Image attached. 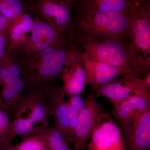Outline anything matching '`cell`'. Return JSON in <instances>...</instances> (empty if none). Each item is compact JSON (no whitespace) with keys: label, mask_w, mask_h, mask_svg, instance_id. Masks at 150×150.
<instances>
[{"label":"cell","mask_w":150,"mask_h":150,"mask_svg":"<svg viewBox=\"0 0 150 150\" xmlns=\"http://www.w3.org/2000/svg\"><path fill=\"white\" fill-rule=\"evenodd\" d=\"M73 42L110 40L132 41V11L92 10L76 6H73Z\"/></svg>","instance_id":"cell-1"},{"label":"cell","mask_w":150,"mask_h":150,"mask_svg":"<svg viewBox=\"0 0 150 150\" xmlns=\"http://www.w3.org/2000/svg\"><path fill=\"white\" fill-rule=\"evenodd\" d=\"M72 46L66 42L51 46L37 54L16 57L20 66L25 89L46 95L61 76Z\"/></svg>","instance_id":"cell-2"},{"label":"cell","mask_w":150,"mask_h":150,"mask_svg":"<svg viewBox=\"0 0 150 150\" xmlns=\"http://www.w3.org/2000/svg\"><path fill=\"white\" fill-rule=\"evenodd\" d=\"M73 42L80 51L122 70L129 76L142 78L150 72V66L140 59L132 41L110 40Z\"/></svg>","instance_id":"cell-3"},{"label":"cell","mask_w":150,"mask_h":150,"mask_svg":"<svg viewBox=\"0 0 150 150\" xmlns=\"http://www.w3.org/2000/svg\"><path fill=\"white\" fill-rule=\"evenodd\" d=\"M13 115L8 139L9 143L17 137L31 136L48 127L50 117L46 95L25 90Z\"/></svg>","instance_id":"cell-4"},{"label":"cell","mask_w":150,"mask_h":150,"mask_svg":"<svg viewBox=\"0 0 150 150\" xmlns=\"http://www.w3.org/2000/svg\"><path fill=\"white\" fill-rule=\"evenodd\" d=\"M73 4L67 0H31L28 7L63 37L71 39L74 30Z\"/></svg>","instance_id":"cell-5"},{"label":"cell","mask_w":150,"mask_h":150,"mask_svg":"<svg viewBox=\"0 0 150 150\" xmlns=\"http://www.w3.org/2000/svg\"><path fill=\"white\" fill-rule=\"evenodd\" d=\"M0 95L6 107H15L23 96L25 83L15 55L7 50L0 60Z\"/></svg>","instance_id":"cell-6"},{"label":"cell","mask_w":150,"mask_h":150,"mask_svg":"<svg viewBox=\"0 0 150 150\" xmlns=\"http://www.w3.org/2000/svg\"><path fill=\"white\" fill-rule=\"evenodd\" d=\"M132 44L138 56L150 66V0H135L131 22Z\"/></svg>","instance_id":"cell-7"},{"label":"cell","mask_w":150,"mask_h":150,"mask_svg":"<svg viewBox=\"0 0 150 150\" xmlns=\"http://www.w3.org/2000/svg\"><path fill=\"white\" fill-rule=\"evenodd\" d=\"M109 115L105 111L104 104L98 103L94 96H88L78 117L72 143L73 150H83L97 126Z\"/></svg>","instance_id":"cell-8"},{"label":"cell","mask_w":150,"mask_h":150,"mask_svg":"<svg viewBox=\"0 0 150 150\" xmlns=\"http://www.w3.org/2000/svg\"><path fill=\"white\" fill-rule=\"evenodd\" d=\"M34 20V27L26 43L13 53L16 57L30 56L51 46L71 41L60 35L47 22L36 17Z\"/></svg>","instance_id":"cell-9"},{"label":"cell","mask_w":150,"mask_h":150,"mask_svg":"<svg viewBox=\"0 0 150 150\" xmlns=\"http://www.w3.org/2000/svg\"><path fill=\"white\" fill-rule=\"evenodd\" d=\"M150 86L145 82L143 78L125 76L104 85L94 96L107 98L115 107L134 94L150 93Z\"/></svg>","instance_id":"cell-10"},{"label":"cell","mask_w":150,"mask_h":150,"mask_svg":"<svg viewBox=\"0 0 150 150\" xmlns=\"http://www.w3.org/2000/svg\"><path fill=\"white\" fill-rule=\"evenodd\" d=\"M79 50L82 64L86 73L87 84L90 86L91 95L93 96L104 85L115 79L128 76L122 70Z\"/></svg>","instance_id":"cell-11"},{"label":"cell","mask_w":150,"mask_h":150,"mask_svg":"<svg viewBox=\"0 0 150 150\" xmlns=\"http://www.w3.org/2000/svg\"><path fill=\"white\" fill-rule=\"evenodd\" d=\"M86 147L87 150H126L122 131L109 115L97 126Z\"/></svg>","instance_id":"cell-12"},{"label":"cell","mask_w":150,"mask_h":150,"mask_svg":"<svg viewBox=\"0 0 150 150\" xmlns=\"http://www.w3.org/2000/svg\"><path fill=\"white\" fill-rule=\"evenodd\" d=\"M61 76L62 88L67 96L81 95L85 91L86 73L82 64L80 51L73 43Z\"/></svg>","instance_id":"cell-13"},{"label":"cell","mask_w":150,"mask_h":150,"mask_svg":"<svg viewBox=\"0 0 150 150\" xmlns=\"http://www.w3.org/2000/svg\"><path fill=\"white\" fill-rule=\"evenodd\" d=\"M66 96L62 87L54 84L47 92L46 100L49 116L54 120V126L62 131L69 143V105L65 100Z\"/></svg>","instance_id":"cell-14"},{"label":"cell","mask_w":150,"mask_h":150,"mask_svg":"<svg viewBox=\"0 0 150 150\" xmlns=\"http://www.w3.org/2000/svg\"><path fill=\"white\" fill-rule=\"evenodd\" d=\"M149 108L150 92L132 96L112 107L111 112L124 133L137 115Z\"/></svg>","instance_id":"cell-15"},{"label":"cell","mask_w":150,"mask_h":150,"mask_svg":"<svg viewBox=\"0 0 150 150\" xmlns=\"http://www.w3.org/2000/svg\"><path fill=\"white\" fill-rule=\"evenodd\" d=\"M124 134L126 150H150V108L137 115Z\"/></svg>","instance_id":"cell-16"},{"label":"cell","mask_w":150,"mask_h":150,"mask_svg":"<svg viewBox=\"0 0 150 150\" xmlns=\"http://www.w3.org/2000/svg\"><path fill=\"white\" fill-rule=\"evenodd\" d=\"M34 20L25 11L13 21L8 36L7 50L14 53L26 43L33 29Z\"/></svg>","instance_id":"cell-17"},{"label":"cell","mask_w":150,"mask_h":150,"mask_svg":"<svg viewBox=\"0 0 150 150\" xmlns=\"http://www.w3.org/2000/svg\"><path fill=\"white\" fill-rule=\"evenodd\" d=\"M135 0H81L74 6L103 11L131 12Z\"/></svg>","instance_id":"cell-18"},{"label":"cell","mask_w":150,"mask_h":150,"mask_svg":"<svg viewBox=\"0 0 150 150\" xmlns=\"http://www.w3.org/2000/svg\"><path fill=\"white\" fill-rule=\"evenodd\" d=\"M33 135L42 140L48 150H73L62 131L55 126H48Z\"/></svg>","instance_id":"cell-19"},{"label":"cell","mask_w":150,"mask_h":150,"mask_svg":"<svg viewBox=\"0 0 150 150\" xmlns=\"http://www.w3.org/2000/svg\"><path fill=\"white\" fill-rule=\"evenodd\" d=\"M69 143L72 144L74 132L77 123L79 112L82 109L85 99L81 95L74 96L69 97Z\"/></svg>","instance_id":"cell-20"},{"label":"cell","mask_w":150,"mask_h":150,"mask_svg":"<svg viewBox=\"0 0 150 150\" xmlns=\"http://www.w3.org/2000/svg\"><path fill=\"white\" fill-rule=\"evenodd\" d=\"M21 0H0V14L13 21L26 11Z\"/></svg>","instance_id":"cell-21"},{"label":"cell","mask_w":150,"mask_h":150,"mask_svg":"<svg viewBox=\"0 0 150 150\" xmlns=\"http://www.w3.org/2000/svg\"><path fill=\"white\" fill-rule=\"evenodd\" d=\"M14 146L17 150H48L43 141L35 135L24 137Z\"/></svg>","instance_id":"cell-22"},{"label":"cell","mask_w":150,"mask_h":150,"mask_svg":"<svg viewBox=\"0 0 150 150\" xmlns=\"http://www.w3.org/2000/svg\"><path fill=\"white\" fill-rule=\"evenodd\" d=\"M10 115L7 110L0 109V146L8 142L11 121Z\"/></svg>","instance_id":"cell-23"},{"label":"cell","mask_w":150,"mask_h":150,"mask_svg":"<svg viewBox=\"0 0 150 150\" xmlns=\"http://www.w3.org/2000/svg\"><path fill=\"white\" fill-rule=\"evenodd\" d=\"M13 22V21L0 14V35L2 34L8 35Z\"/></svg>","instance_id":"cell-24"},{"label":"cell","mask_w":150,"mask_h":150,"mask_svg":"<svg viewBox=\"0 0 150 150\" xmlns=\"http://www.w3.org/2000/svg\"><path fill=\"white\" fill-rule=\"evenodd\" d=\"M8 35L7 34L0 35V60L3 58L6 51Z\"/></svg>","instance_id":"cell-25"},{"label":"cell","mask_w":150,"mask_h":150,"mask_svg":"<svg viewBox=\"0 0 150 150\" xmlns=\"http://www.w3.org/2000/svg\"><path fill=\"white\" fill-rule=\"evenodd\" d=\"M0 150H17L13 143L7 142L0 146Z\"/></svg>","instance_id":"cell-26"},{"label":"cell","mask_w":150,"mask_h":150,"mask_svg":"<svg viewBox=\"0 0 150 150\" xmlns=\"http://www.w3.org/2000/svg\"><path fill=\"white\" fill-rule=\"evenodd\" d=\"M0 109H5V105L2 98L0 95Z\"/></svg>","instance_id":"cell-27"},{"label":"cell","mask_w":150,"mask_h":150,"mask_svg":"<svg viewBox=\"0 0 150 150\" xmlns=\"http://www.w3.org/2000/svg\"><path fill=\"white\" fill-rule=\"evenodd\" d=\"M67 1H69L72 4L73 6H74V5L76 4L79 3V2L81 0H67Z\"/></svg>","instance_id":"cell-28"},{"label":"cell","mask_w":150,"mask_h":150,"mask_svg":"<svg viewBox=\"0 0 150 150\" xmlns=\"http://www.w3.org/2000/svg\"></svg>","instance_id":"cell-29"}]
</instances>
